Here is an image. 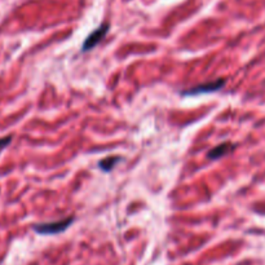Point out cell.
<instances>
[{"mask_svg":"<svg viewBox=\"0 0 265 265\" xmlns=\"http://www.w3.org/2000/svg\"><path fill=\"white\" fill-rule=\"evenodd\" d=\"M73 222H74V218H66L62 219V220H58V221L43 222V224L34 225V230L43 235L58 234V233L65 232Z\"/></svg>","mask_w":265,"mask_h":265,"instance_id":"1","label":"cell"},{"mask_svg":"<svg viewBox=\"0 0 265 265\" xmlns=\"http://www.w3.org/2000/svg\"><path fill=\"white\" fill-rule=\"evenodd\" d=\"M109 31V24H102L96 29V30L92 31L87 38H86V41L83 43V47H82V50L83 52H88V50L93 49L98 43H100L105 37H106V34Z\"/></svg>","mask_w":265,"mask_h":265,"instance_id":"2","label":"cell"},{"mask_svg":"<svg viewBox=\"0 0 265 265\" xmlns=\"http://www.w3.org/2000/svg\"><path fill=\"white\" fill-rule=\"evenodd\" d=\"M225 81L224 79H219L215 82H210V83L201 84V86H197L194 88H190V89H186V91L182 92V94L185 96H197V94H203V93H211V92L219 91L224 87Z\"/></svg>","mask_w":265,"mask_h":265,"instance_id":"3","label":"cell"},{"mask_svg":"<svg viewBox=\"0 0 265 265\" xmlns=\"http://www.w3.org/2000/svg\"><path fill=\"white\" fill-rule=\"evenodd\" d=\"M234 150V144L232 142H222V144L218 145L215 148H212L208 151L207 157L210 159H220V158L228 155L230 151Z\"/></svg>","mask_w":265,"mask_h":265,"instance_id":"4","label":"cell"},{"mask_svg":"<svg viewBox=\"0 0 265 265\" xmlns=\"http://www.w3.org/2000/svg\"><path fill=\"white\" fill-rule=\"evenodd\" d=\"M121 161V157H108L105 158V159H102V161L100 162V168H102L104 171H111L113 168L115 167V165H117L118 162Z\"/></svg>","mask_w":265,"mask_h":265,"instance_id":"5","label":"cell"},{"mask_svg":"<svg viewBox=\"0 0 265 265\" xmlns=\"http://www.w3.org/2000/svg\"><path fill=\"white\" fill-rule=\"evenodd\" d=\"M12 141V136H7V137H3L0 138V151L3 150V149H5L9 145V142Z\"/></svg>","mask_w":265,"mask_h":265,"instance_id":"6","label":"cell"}]
</instances>
